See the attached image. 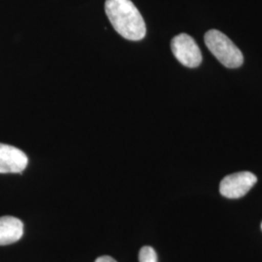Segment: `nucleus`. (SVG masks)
Returning <instances> with one entry per match:
<instances>
[{"instance_id": "1", "label": "nucleus", "mask_w": 262, "mask_h": 262, "mask_svg": "<svg viewBox=\"0 0 262 262\" xmlns=\"http://www.w3.org/2000/svg\"><path fill=\"white\" fill-rule=\"evenodd\" d=\"M105 12L113 28L130 41H140L146 36V24L131 0H106Z\"/></svg>"}, {"instance_id": "2", "label": "nucleus", "mask_w": 262, "mask_h": 262, "mask_svg": "<svg viewBox=\"0 0 262 262\" xmlns=\"http://www.w3.org/2000/svg\"><path fill=\"white\" fill-rule=\"evenodd\" d=\"M205 44L215 58L227 68H238L243 64L242 52L223 32L211 29L205 34Z\"/></svg>"}, {"instance_id": "3", "label": "nucleus", "mask_w": 262, "mask_h": 262, "mask_svg": "<svg viewBox=\"0 0 262 262\" xmlns=\"http://www.w3.org/2000/svg\"><path fill=\"white\" fill-rule=\"evenodd\" d=\"M171 50L183 66L195 68L202 62V54L195 40L186 33H181L172 39Z\"/></svg>"}, {"instance_id": "4", "label": "nucleus", "mask_w": 262, "mask_h": 262, "mask_svg": "<svg viewBox=\"0 0 262 262\" xmlns=\"http://www.w3.org/2000/svg\"><path fill=\"white\" fill-rule=\"evenodd\" d=\"M257 178L251 172H239L226 176L220 185V191L223 196L237 199L246 195L256 184Z\"/></svg>"}, {"instance_id": "5", "label": "nucleus", "mask_w": 262, "mask_h": 262, "mask_svg": "<svg viewBox=\"0 0 262 262\" xmlns=\"http://www.w3.org/2000/svg\"><path fill=\"white\" fill-rule=\"evenodd\" d=\"M27 155L16 147L0 143V173H21L27 168Z\"/></svg>"}, {"instance_id": "6", "label": "nucleus", "mask_w": 262, "mask_h": 262, "mask_svg": "<svg viewBox=\"0 0 262 262\" xmlns=\"http://www.w3.org/2000/svg\"><path fill=\"white\" fill-rule=\"evenodd\" d=\"M24 235L23 222L11 215L0 217V246L18 242Z\"/></svg>"}, {"instance_id": "7", "label": "nucleus", "mask_w": 262, "mask_h": 262, "mask_svg": "<svg viewBox=\"0 0 262 262\" xmlns=\"http://www.w3.org/2000/svg\"><path fill=\"white\" fill-rule=\"evenodd\" d=\"M138 258L139 262H158V254L151 247L145 246L141 249Z\"/></svg>"}, {"instance_id": "8", "label": "nucleus", "mask_w": 262, "mask_h": 262, "mask_svg": "<svg viewBox=\"0 0 262 262\" xmlns=\"http://www.w3.org/2000/svg\"><path fill=\"white\" fill-rule=\"evenodd\" d=\"M95 262H117L113 257L111 256H108V255H103V256H100L98 257Z\"/></svg>"}, {"instance_id": "9", "label": "nucleus", "mask_w": 262, "mask_h": 262, "mask_svg": "<svg viewBox=\"0 0 262 262\" xmlns=\"http://www.w3.org/2000/svg\"><path fill=\"white\" fill-rule=\"evenodd\" d=\"M261 229H262V224H261Z\"/></svg>"}]
</instances>
